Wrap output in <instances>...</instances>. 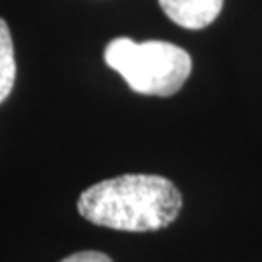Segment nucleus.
<instances>
[{"label": "nucleus", "instance_id": "5", "mask_svg": "<svg viewBox=\"0 0 262 262\" xmlns=\"http://www.w3.org/2000/svg\"><path fill=\"white\" fill-rule=\"evenodd\" d=\"M60 262H113L105 253L99 251H82V253H74L70 256L62 258Z\"/></svg>", "mask_w": 262, "mask_h": 262}, {"label": "nucleus", "instance_id": "2", "mask_svg": "<svg viewBox=\"0 0 262 262\" xmlns=\"http://www.w3.org/2000/svg\"><path fill=\"white\" fill-rule=\"evenodd\" d=\"M105 64L124 78L132 92L169 97L188 80L192 60L185 49L167 41L136 43L117 37L105 47Z\"/></svg>", "mask_w": 262, "mask_h": 262}, {"label": "nucleus", "instance_id": "1", "mask_svg": "<svg viewBox=\"0 0 262 262\" xmlns=\"http://www.w3.org/2000/svg\"><path fill=\"white\" fill-rule=\"evenodd\" d=\"M183 206L179 188L159 175H121L85 188L78 212L88 222L117 231H159L177 220Z\"/></svg>", "mask_w": 262, "mask_h": 262}, {"label": "nucleus", "instance_id": "3", "mask_svg": "<svg viewBox=\"0 0 262 262\" xmlns=\"http://www.w3.org/2000/svg\"><path fill=\"white\" fill-rule=\"evenodd\" d=\"M159 6L181 28L202 29L220 16L224 0H159Z\"/></svg>", "mask_w": 262, "mask_h": 262}, {"label": "nucleus", "instance_id": "4", "mask_svg": "<svg viewBox=\"0 0 262 262\" xmlns=\"http://www.w3.org/2000/svg\"><path fill=\"white\" fill-rule=\"evenodd\" d=\"M16 82V58L10 28L0 18V103L6 99Z\"/></svg>", "mask_w": 262, "mask_h": 262}]
</instances>
